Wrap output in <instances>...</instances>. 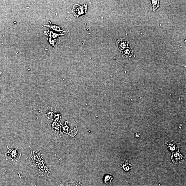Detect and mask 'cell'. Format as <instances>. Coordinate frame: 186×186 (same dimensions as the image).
Instances as JSON below:
<instances>
[{"instance_id": "cell-9", "label": "cell", "mask_w": 186, "mask_h": 186, "mask_svg": "<svg viewBox=\"0 0 186 186\" xmlns=\"http://www.w3.org/2000/svg\"><path fill=\"white\" fill-rule=\"evenodd\" d=\"M151 3L153 5V10L155 12V10H156L159 7V2L157 1H152Z\"/></svg>"}, {"instance_id": "cell-1", "label": "cell", "mask_w": 186, "mask_h": 186, "mask_svg": "<svg viewBox=\"0 0 186 186\" xmlns=\"http://www.w3.org/2000/svg\"><path fill=\"white\" fill-rule=\"evenodd\" d=\"M31 152L29 161L30 165L34 170L40 176H48L50 172L45 164L44 156L38 150L31 148Z\"/></svg>"}, {"instance_id": "cell-5", "label": "cell", "mask_w": 186, "mask_h": 186, "mask_svg": "<svg viewBox=\"0 0 186 186\" xmlns=\"http://www.w3.org/2000/svg\"><path fill=\"white\" fill-rule=\"evenodd\" d=\"M185 159V158L179 153V151L174 153L171 156L173 162L176 164L183 163Z\"/></svg>"}, {"instance_id": "cell-10", "label": "cell", "mask_w": 186, "mask_h": 186, "mask_svg": "<svg viewBox=\"0 0 186 186\" xmlns=\"http://www.w3.org/2000/svg\"><path fill=\"white\" fill-rule=\"evenodd\" d=\"M113 178L111 176H107L105 178L104 181L106 183H109L111 182Z\"/></svg>"}, {"instance_id": "cell-3", "label": "cell", "mask_w": 186, "mask_h": 186, "mask_svg": "<svg viewBox=\"0 0 186 186\" xmlns=\"http://www.w3.org/2000/svg\"><path fill=\"white\" fill-rule=\"evenodd\" d=\"M87 5L80 6L76 4L73 6L72 11L74 13L75 16L78 17L82 15L85 14L87 12Z\"/></svg>"}, {"instance_id": "cell-2", "label": "cell", "mask_w": 186, "mask_h": 186, "mask_svg": "<svg viewBox=\"0 0 186 186\" xmlns=\"http://www.w3.org/2000/svg\"><path fill=\"white\" fill-rule=\"evenodd\" d=\"M9 150L8 152L5 154L4 156L7 160L17 162L21 157V153L19 152L17 149L15 150L9 149L8 146H7Z\"/></svg>"}, {"instance_id": "cell-6", "label": "cell", "mask_w": 186, "mask_h": 186, "mask_svg": "<svg viewBox=\"0 0 186 186\" xmlns=\"http://www.w3.org/2000/svg\"><path fill=\"white\" fill-rule=\"evenodd\" d=\"M129 45L128 41L124 39H120L116 42L118 47L121 51H123L129 48Z\"/></svg>"}, {"instance_id": "cell-8", "label": "cell", "mask_w": 186, "mask_h": 186, "mask_svg": "<svg viewBox=\"0 0 186 186\" xmlns=\"http://www.w3.org/2000/svg\"><path fill=\"white\" fill-rule=\"evenodd\" d=\"M123 57H124L129 58L133 55V50L130 49L129 48L126 49L123 52Z\"/></svg>"}, {"instance_id": "cell-11", "label": "cell", "mask_w": 186, "mask_h": 186, "mask_svg": "<svg viewBox=\"0 0 186 186\" xmlns=\"http://www.w3.org/2000/svg\"><path fill=\"white\" fill-rule=\"evenodd\" d=\"M140 136V134L139 133H137L136 135H135V136H136V137H137V138H138Z\"/></svg>"}, {"instance_id": "cell-4", "label": "cell", "mask_w": 186, "mask_h": 186, "mask_svg": "<svg viewBox=\"0 0 186 186\" xmlns=\"http://www.w3.org/2000/svg\"><path fill=\"white\" fill-rule=\"evenodd\" d=\"M165 145L166 148H168L169 150L173 153L179 151L181 147L180 144L173 141H166L165 142Z\"/></svg>"}, {"instance_id": "cell-7", "label": "cell", "mask_w": 186, "mask_h": 186, "mask_svg": "<svg viewBox=\"0 0 186 186\" xmlns=\"http://www.w3.org/2000/svg\"><path fill=\"white\" fill-rule=\"evenodd\" d=\"M121 165L124 170L125 171H129L132 169V165L127 161H123L122 162Z\"/></svg>"}]
</instances>
